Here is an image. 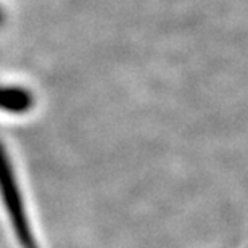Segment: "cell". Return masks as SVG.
Wrapping results in <instances>:
<instances>
[{"instance_id":"2","label":"cell","mask_w":248,"mask_h":248,"mask_svg":"<svg viewBox=\"0 0 248 248\" xmlns=\"http://www.w3.org/2000/svg\"><path fill=\"white\" fill-rule=\"evenodd\" d=\"M32 107L31 93L19 87L0 86V110L10 113H24Z\"/></svg>"},{"instance_id":"1","label":"cell","mask_w":248,"mask_h":248,"mask_svg":"<svg viewBox=\"0 0 248 248\" xmlns=\"http://www.w3.org/2000/svg\"><path fill=\"white\" fill-rule=\"evenodd\" d=\"M0 200L5 206V213L8 216L10 226L13 227L19 247L39 248L28 210L24 206V198L18 184L16 172L13 171L10 156L2 143H0Z\"/></svg>"}]
</instances>
